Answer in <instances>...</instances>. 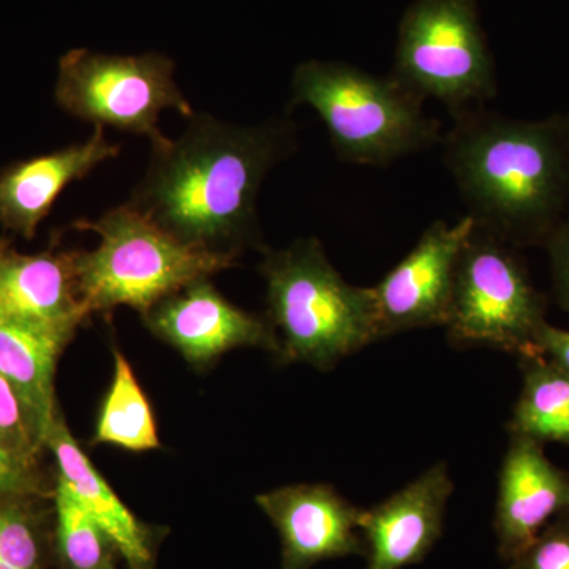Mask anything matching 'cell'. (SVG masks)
<instances>
[{
	"instance_id": "6da1fadb",
	"label": "cell",
	"mask_w": 569,
	"mask_h": 569,
	"mask_svg": "<svg viewBox=\"0 0 569 569\" xmlns=\"http://www.w3.org/2000/svg\"><path fill=\"white\" fill-rule=\"evenodd\" d=\"M295 146L288 119L236 126L194 111L181 137L152 144L127 201L179 241L238 260L249 247L264 249L258 197Z\"/></svg>"
},
{
	"instance_id": "7a4b0ae2",
	"label": "cell",
	"mask_w": 569,
	"mask_h": 569,
	"mask_svg": "<svg viewBox=\"0 0 569 569\" xmlns=\"http://www.w3.org/2000/svg\"><path fill=\"white\" fill-rule=\"evenodd\" d=\"M443 162L479 230L515 249L545 247L569 209L561 114L518 121L468 108L441 138Z\"/></svg>"
},
{
	"instance_id": "3957f363",
	"label": "cell",
	"mask_w": 569,
	"mask_h": 569,
	"mask_svg": "<svg viewBox=\"0 0 569 569\" xmlns=\"http://www.w3.org/2000/svg\"><path fill=\"white\" fill-rule=\"evenodd\" d=\"M269 323L280 365L329 370L343 358L383 340L372 287H355L329 261L320 239H296L283 249L264 247Z\"/></svg>"
},
{
	"instance_id": "277c9868",
	"label": "cell",
	"mask_w": 569,
	"mask_h": 569,
	"mask_svg": "<svg viewBox=\"0 0 569 569\" xmlns=\"http://www.w3.org/2000/svg\"><path fill=\"white\" fill-rule=\"evenodd\" d=\"M291 107H309L325 123L339 159L385 167L441 142L425 99L395 77L381 78L342 62L301 63L291 78Z\"/></svg>"
},
{
	"instance_id": "5b68a950",
	"label": "cell",
	"mask_w": 569,
	"mask_h": 569,
	"mask_svg": "<svg viewBox=\"0 0 569 569\" xmlns=\"http://www.w3.org/2000/svg\"><path fill=\"white\" fill-rule=\"evenodd\" d=\"M73 228L99 236L93 250H77L78 287L89 317L132 307L144 316L193 280L233 268L234 258L179 241L129 201Z\"/></svg>"
},
{
	"instance_id": "8992f818",
	"label": "cell",
	"mask_w": 569,
	"mask_h": 569,
	"mask_svg": "<svg viewBox=\"0 0 569 569\" xmlns=\"http://www.w3.org/2000/svg\"><path fill=\"white\" fill-rule=\"evenodd\" d=\"M548 301L515 247L479 230L460 253L448 320L451 346L488 347L518 359L542 355L539 332Z\"/></svg>"
},
{
	"instance_id": "52a82bcc",
	"label": "cell",
	"mask_w": 569,
	"mask_h": 569,
	"mask_svg": "<svg viewBox=\"0 0 569 569\" xmlns=\"http://www.w3.org/2000/svg\"><path fill=\"white\" fill-rule=\"evenodd\" d=\"M54 100L63 112L93 127L167 140L159 129L164 110L194 114L176 82V63L162 52L104 54L77 48L59 61Z\"/></svg>"
},
{
	"instance_id": "ba28073f",
	"label": "cell",
	"mask_w": 569,
	"mask_h": 569,
	"mask_svg": "<svg viewBox=\"0 0 569 569\" xmlns=\"http://www.w3.org/2000/svg\"><path fill=\"white\" fill-rule=\"evenodd\" d=\"M392 77L452 116L497 96L473 0H418L403 18Z\"/></svg>"
},
{
	"instance_id": "9c48e42d",
	"label": "cell",
	"mask_w": 569,
	"mask_h": 569,
	"mask_svg": "<svg viewBox=\"0 0 569 569\" xmlns=\"http://www.w3.org/2000/svg\"><path fill=\"white\" fill-rule=\"evenodd\" d=\"M475 230L473 217L436 220L418 244L372 287L381 337L411 329L443 328L460 253Z\"/></svg>"
},
{
	"instance_id": "30bf717a",
	"label": "cell",
	"mask_w": 569,
	"mask_h": 569,
	"mask_svg": "<svg viewBox=\"0 0 569 569\" xmlns=\"http://www.w3.org/2000/svg\"><path fill=\"white\" fill-rule=\"evenodd\" d=\"M141 317L153 336L198 369L236 348H263L277 353V337L268 317L228 301L211 277L186 284Z\"/></svg>"
},
{
	"instance_id": "8fae6325",
	"label": "cell",
	"mask_w": 569,
	"mask_h": 569,
	"mask_svg": "<svg viewBox=\"0 0 569 569\" xmlns=\"http://www.w3.org/2000/svg\"><path fill=\"white\" fill-rule=\"evenodd\" d=\"M258 507L279 531L282 568L312 569L325 560L366 557L356 508L329 485H291L260 493Z\"/></svg>"
},
{
	"instance_id": "7c38bea8",
	"label": "cell",
	"mask_w": 569,
	"mask_h": 569,
	"mask_svg": "<svg viewBox=\"0 0 569 569\" xmlns=\"http://www.w3.org/2000/svg\"><path fill=\"white\" fill-rule=\"evenodd\" d=\"M455 490L445 462L359 516L367 569H403L421 563L443 535L445 512Z\"/></svg>"
},
{
	"instance_id": "4fadbf2b",
	"label": "cell",
	"mask_w": 569,
	"mask_h": 569,
	"mask_svg": "<svg viewBox=\"0 0 569 569\" xmlns=\"http://www.w3.org/2000/svg\"><path fill=\"white\" fill-rule=\"evenodd\" d=\"M568 509V471L553 466L538 441L509 436L493 516L500 559L507 563L515 559L550 520Z\"/></svg>"
},
{
	"instance_id": "5bb4252c",
	"label": "cell",
	"mask_w": 569,
	"mask_h": 569,
	"mask_svg": "<svg viewBox=\"0 0 569 569\" xmlns=\"http://www.w3.org/2000/svg\"><path fill=\"white\" fill-rule=\"evenodd\" d=\"M89 316L81 302L77 250L21 253L0 238V321L77 332Z\"/></svg>"
},
{
	"instance_id": "9a60e30c",
	"label": "cell",
	"mask_w": 569,
	"mask_h": 569,
	"mask_svg": "<svg viewBox=\"0 0 569 569\" xmlns=\"http://www.w3.org/2000/svg\"><path fill=\"white\" fill-rule=\"evenodd\" d=\"M119 153L121 144L93 127L88 140L7 164L0 170V227L31 241L63 190Z\"/></svg>"
},
{
	"instance_id": "2e32d148",
	"label": "cell",
	"mask_w": 569,
	"mask_h": 569,
	"mask_svg": "<svg viewBox=\"0 0 569 569\" xmlns=\"http://www.w3.org/2000/svg\"><path fill=\"white\" fill-rule=\"evenodd\" d=\"M44 445L58 462L59 479L69 486L82 507L102 527L129 567L148 569L152 560L148 535L71 437L61 415H56Z\"/></svg>"
},
{
	"instance_id": "e0dca14e",
	"label": "cell",
	"mask_w": 569,
	"mask_h": 569,
	"mask_svg": "<svg viewBox=\"0 0 569 569\" xmlns=\"http://www.w3.org/2000/svg\"><path fill=\"white\" fill-rule=\"evenodd\" d=\"M73 336L50 326L0 321V373L21 397L43 441L59 413L56 366Z\"/></svg>"
},
{
	"instance_id": "ac0fdd59",
	"label": "cell",
	"mask_w": 569,
	"mask_h": 569,
	"mask_svg": "<svg viewBox=\"0 0 569 569\" xmlns=\"http://www.w3.org/2000/svg\"><path fill=\"white\" fill-rule=\"evenodd\" d=\"M523 383L509 436L569 447V377L545 355L520 359Z\"/></svg>"
},
{
	"instance_id": "d6986e66",
	"label": "cell",
	"mask_w": 569,
	"mask_h": 569,
	"mask_svg": "<svg viewBox=\"0 0 569 569\" xmlns=\"http://www.w3.org/2000/svg\"><path fill=\"white\" fill-rule=\"evenodd\" d=\"M92 443L127 451H152L162 447L156 417L129 359L114 350V373L93 430Z\"/></svg>"
},
{
	"instance_id": "ffe728a7",
	"label": "cell",
	"mask_w": 569,
	"mask_h": 569,
	"mask_svg": "<svg viewBox=\"0 0 569 569\" xmlns=\"http://www.w3.org/2000/svg\"><path fill=\"white\" fill-rule=\"evenodd\" d=\"M56 519L59 550L70 569H112L110 538L62 479L56 488Z\"/></svg>"
},
{
	"instance_id": "44dd1931",
	"label": "cell",
	"mask_w": 569,
	"mask_h": 569,
	"mask_svg": "<svg viewBox=\"0 0 569 569\" xmlns=\"http://www.w3.org/2000/svg\"><path fill=\"white\" fill-rule=\"evenodd\" d=\"M0 569H43L40 530L18 501L0 498Z\"/></svg>"
},
{
	"instance_id": "7402d4cb",
	"label": "cell",
	"mask_w": 569,
	"mask_h": 569,
	"mask_svg": "<svg viewBox=\"0 0 569 569\" xmlns=\"http://www.w3.org/2000/svg\"><path fill=\"white\" fill-rule=\"evenodd\" d=\"M0 445L36 460L44 441L9 380L0 373Z\"/></svg>"
},
{
	"instance_id": "603a6c76",
	"label": "cell",
	"mask_w": 569,
	"mask_h": 569,
	"mask_svg": "<svg viewBox=\"0 0 569 569\" xmlns=\"http://www.w3.org/2000/svg\"><path fill=\"white\" fill-rule=\"evenodd\" d=\"M507 569H569V509L550 520Z\"/></svg>"
},
{
	"instance_id": "cb8c5ba5",
	"label": "cell",
	"mask_w": 569,
	"mask_h": 569,
	"mask_svg": "<svg viewBox=\"0 0 569 569\" xmlns=\"http://www.w3.org/2000/svg\"><path fill=\"white\" fill-rule=\"evenodd\" d=\"M545 249L550 258L553 295L561 309L569 312V209L553 233L546 241Z\"/></svg>"
},
{
	"instance_id": "d4e9b609",
	"label": "cell",
	"mask_w": 569,
	"mask_h": 569,
	"mask_svg": "<svg viewBox=\"0 0 569 569\" xmlns=\"http://www.w3.org/2000/svg\"><path fill=\"white\" fill-rule=\"evenodd\" d=\"M33 462L36 460L0 445V498L20 496L33 489Z\"/></svg>"
},
{
	"instance_id": "484cf974",
	"label": "cell",
	"mask_w": 569,
	"mask_h": 569,
	"mask_svg": "<svg viewBox=\"0 0 569 569\" xmlns=\"http://www.w3.org/2000/svg\"><path fill=\"white\" fill-rule=\"evenodd\" d=\"M538 342L542 355L569 377V331L546 323L539 332Z\"/></svg>"
},
{
	"instance_id": "4316f807",
	"label": "cell",
	"mask_w": 569,
	"mask_h": 569,
	"mask_svg": "<svg viewBox=\"0 0 569 569\" xmlns=\"http://www.w3.org/2000/svg\"><path fill=\"white\" fill-rule=\"evenodd\" d=\"M561 119H563L565 130H567L569 137V114H561Z\"/></svg>"
}]
</instances>
